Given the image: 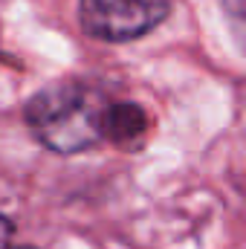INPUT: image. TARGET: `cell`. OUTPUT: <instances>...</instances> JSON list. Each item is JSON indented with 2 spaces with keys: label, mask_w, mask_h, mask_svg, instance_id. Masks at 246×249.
Listing matches in <instances>:
<instances>
[{
  "label": "cell",
  "mask_w": 246,
  "mask_h": 249,
  "mask_svg": "<svg viewBox=\"0 0 246 249\" xmlns=\"http://www.w3.org/2000/svg\"><path fill=\"white\" fill-rule=\"evenodd\" d=\"M107 90L81 78H58L44 84L23 105L32 136L53 154H84L102 145V113Z\"/></svg>",
  "instance_id": "6da1fadb"
},
{
  "label": "cell",
  "mask_w": 246,
  "mask_h": 249,
  "mask_svg": "<svg viewBox=\"0 0 246 249\" xmlns=\"http://www.w3.org/2000/svg\"><path fill=\"white\" fill-rule=\"evenodd\" d=\"M174 6L177 0H78V23L96 41L127 44L159 29Z\"/></svg>",
  "instance_id": "7a4b0ae2"
},
{
  "label": "cell",
  "mask_w": 246,
  "mask_h": 249,
  "mask_svg": "<svg viewBox=\"0 0 246 249\" xmlns=\"http://www.w3.org/2000/svg\"><path fill=\"white\" fill-rule=\"evenodd\" d=\"M151 130V119L145 113L142 105L130 102V99H107L105 113H102V139L124 148V151H136L142 145V139Z\"/></svg>",
  "instance_id": "3957f363"
},
{
  "label": "cell",
  "mask_w": 246,
  "mask_h": 249,
  "mask_svg": "<svg viewBox=\"0 0 246 249\" xmlns=\"http://www.w3.org/2000/svg\"><path fill=\"white\" fill-rule=\"evenodd\" d=\"M12 238H15V223H12V217H6L0 212V249L12 247Z\"/></svg>",
  "instance_id": "277c9868"
},
{
  "label": "cell",
  "mask_w": 246,
  "mask_h": 249,
  "mask_svg": "<svg viewBox=\"0 0 246 249\" xmlns=\"http://www.w3.org/2000/svg\"><path fill=\"white\" fill-rule=\"evenodd\" d=\"M223 3V9L235 18V20H241V15H244V0H220Z\"/></svg>",
  "instance_id": "5b68a950"
},
{
  "label": "cell",
  "mask_w": 246,
  "mask_h": 249,
  "mask_svg": "<svg viewBox=\"0 0 246 249\" xmlns=\"http://www.w3.org/2000/svg\"><path fill=\"white\" fill-rule=\"evenodd\" d=\"M9 249H12V247H9ZM15 249H38V247H15Z\"/></svg>",
  "instance_id": "8992f818"
}]
</instances>
